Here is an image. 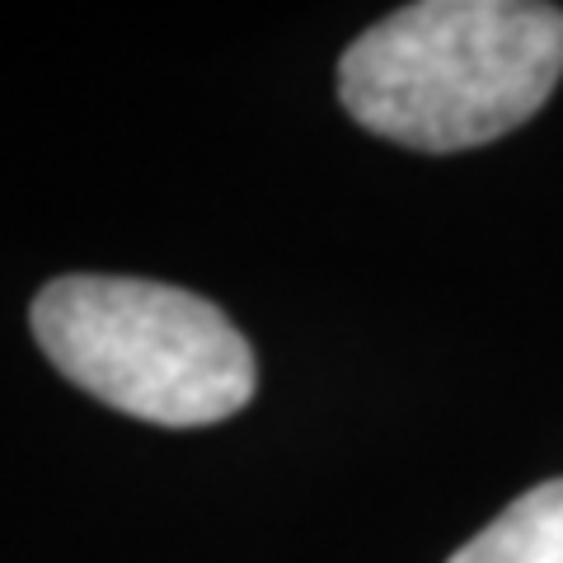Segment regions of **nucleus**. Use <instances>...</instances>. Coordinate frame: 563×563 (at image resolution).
<instances>
[{"label":"nucleus","instance_id":"obj_2","mask_svg":"<svg viewBox=\"0 0 563 563\" xmlns=\"http://www.w3.org/2000/svg\"><path fill=\"white\" fill-rule=\"evenodd\" d=\"M43 357L85 395L155 428H211L250 409V339L207 296L151 277L66 273L33 296Z\"/></svg>","mask_w":563,"mask_h":563},{"label":"nucleus","instance_id":"obj_3","mask_svg":"<svg viewBox=\"0 0 563 563\" xmlns=\"http://www.w3.org/2000/svg\"><path fill=\"white\" fill-rule=\"evenodd\" d=\"M446 563H563V479L521 493Z\"/></svg>","mask_w":563,"mask_h":563},{"label":"nucleus","instance_id":"obj_1","mask_svg":"<svg viewBox=\"0 0 563 563\" xmlns=\"http://www.w3.org/2000/svg\"><path fill=\"white\" fill-rule=\"evenodd\" d=\"M559 76V5L422 0L376 20L343 52L339 99L372 136L446 155L531 122Z\"/></svg>","mask_w":563,"mask_h":563}]
</instances>
